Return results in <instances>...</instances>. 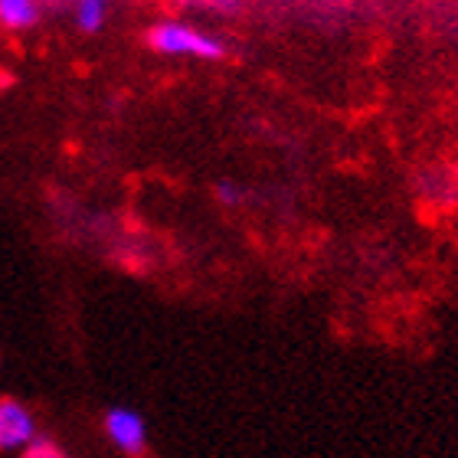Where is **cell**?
Instances as JSON below:
<instances>
[{"instance_id":"9","label":"cell","mask_w":458,"mask_h":458,"mask_svg":"<svg viewBox=\"0 0 458 458\" xmlns=\"http://www.w3.org/2000/svg\"><path fill=\"white\" fill-rule=\"evenodd\" d=\"M183 7H203V0H181Z\"/></svg>"},{"instance_id":"1","label":"cell","mask_w":458,"mask_h":458,"mask_svg":"<svg viewBox=\"0 0 458 458\" xmlns=\"http://www.w3.org/2000/svg\"><path fill=\"white\" fill-rule=\"evenodd\" d=\"M148 47L161 56H191V59H207V63H216V59L226 56V43H223L216 33H207V30L193 27V23H183V20H161L148 30Z\"/></svg>"},{"instance_id":"4","label":"cell","mask_w":458,"mask_h":458,"mask_svg":"<svg viewBox=\"0 0 458 458\" xmlns=\"http://www.w3.org/2000/svg\"><path fill=\"white\" fill-rule=\"evenodd\" d=\"M39 20V0H0V27L30 30Z\"/></svg>"},{"instance_id":"7","label":"cell","mask_w":458,"mask_h":458,"mask_svg":"<svg viewBox=\"0 0 458 458\" xmlns=\"http://www.w3.org/2000/svg\"><path fill=\"white\" fill-rule=\"evenodd\" d=\"M216 200H220L223 207H239V203H242V187H239V183L220 181L216 183Z\"/></svg>"},{"instance_id":"5","label":"cell","mask_w":458,"mask_h":458,"mask_svg":"<svg viewBox=\"0 0 458 458\" xmlns=\"http://www.w3.org/2000/svg\"><path fill=\"white\" fill-rule=\"evenodd\" d=\"M108 4H112V0H76V10H72L76 27L82 30V33H98V30L106 27Z\"/></svg>"},{"instance_id":"2","label":"cell","mask_w":458,"mask_h":458,"mask_svg":"<svg viewBox=\"0 0 458 458\" xmlns=\"http://www.w3.org/2000/svg\"><path fill=\"white\" fill-rule=\"evenodd\" d=\"M102 429L122 455H148V422L141 412L128 410V406H112L102 416Z\"/></svg>"},{"instance_id":"8","label":"cell","mask_w":458,"mask_h":458,"mask_svg":"<svg viewBox=\"0 0 458 458\" xmlns=\"http://www.w3.org/2000/svg\"><path fill=\"white\" fill-rule=\"evenodd\" d=\"M239 4H242V0H203V7L213 10V13H223V17H226V13H236Z\"/></svg>"},{"instance_id":"6","label":"cell","mask_w":458,"mask_h":458,"mask_svg":"<svg viewBox=\"0 0 458 458\" xmlns=\"http://www.w3.org/2000/svg\"><path fill=\"white\" fill-rule=\"evenodd\" d=\"M23 458H66V449L53 439H43V436H33L27 442V449L20 452Z\"/></svg>"},{"instance_id":"3","label":"cell","mask_w":458,"mask_h":458,"mask_svg":"<svg viewBox=\"0 0 458 458\" xmlns=\"http://www.w3.org/2000/svg\"><path fill=\"white\" fill-rule=\"evenodd\" d=\"M37 436L33 412L13 396H0V452H23Z\"/></svg>"}]
</instances>
